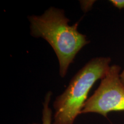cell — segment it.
I'll list each match as a JSON object with an SVG mask.
<instances>
[{
  "mask_svg": "<svg viewBox=\"0 0 124 124\" xmlns=\"http://www.w3.org/2000/svg\"><path fill=\"white\" fill-rule=\"evenodd\" d=\"M28 18L31 35L44 39L50 44L58 58L60 77L64 78L78 53L90 42L78 30L80 21L70 25L64 10L55 7L49 8L41 15Z\"/></svg>",
  "mask_w": 124,
  "mask_h": 124,
  "instance_id": "1",
  "label": "cell"
},
{
  "mask_svg": "<svg viewBox=\"0 0 124 124\" xmlns=\"http://www.w3.org/2000/svg\"><path fill=\"white\" fill-rule=\"evenodd\" d=\"M114 7L120 10L124 9V0H111L110 1Z\"/></svg>",
  "mask_w": 124,
  "mask_h": 124,
  "instance_id": "5",
  "label": "cell"
},
{
  "mask_svg": "<svg viewBox=\"0 0 124 124\" xmlns=\"http://www.w3.org/2000/svg\"><path fill=\"white\" fill-rule=\"evenodd\" d=\"M121 67L111 66L98 87L87 99L81 114L97 113L105 118L111 111H124V85L120 78Z\"/></svg>",
  "mask_w": 124,
  "mask_h": 124,
  "instance_id": "3",
  "label": "cell"
},
{
  "mask_svg": "<svg viewBox=\"0 0 124 124\" xmlns=\"http://www.w3.org/2000/svg\"><path fill=\"white\" fill-rule=\"evenodd\" d=\"M110 63L109 57H97L91 59L78 71L64 92L55 98L52 124L74 123L81 114L93 86L105 77Z\"/></svg>",
  "mask_w": 124,
  "mask_h": 124,
  "instance_id": "2",
  "label": "cell"
},
{
  "mask_svg": "<svg viewBox=\"0 0 124 124\" xmlns=\"http://www.w3.org/2000/svg\"><path fill=\"white\" fill-rule=\"evenodd\" d=\"M120 78H121V80L122 83H123L124 85V69L123 70V71H122V72H121Z\"/></svg>",
  "mask_w": 124,
  "mask_h": 124,
  "instance_id": "6",
  "label": "cell"
},
{
  "mask_svg": "<svg viewBox=\"0 0 124 124\" xmlns=\"http://www.w3.org/2000/svg\"><path fill=\"white\" fill-rule=\"evenodd\" d=\"M52 93L48 91L46 94L43 102V108L42 110V123L41 124H52V111L49 108V103L51 101ZM31 124H40L33 123Z\"/></svg>",
  "mask_w": 124,
  "mask_h": 124,
  "instance_id": "4",
  "label": "cell"
}]
</instances>
